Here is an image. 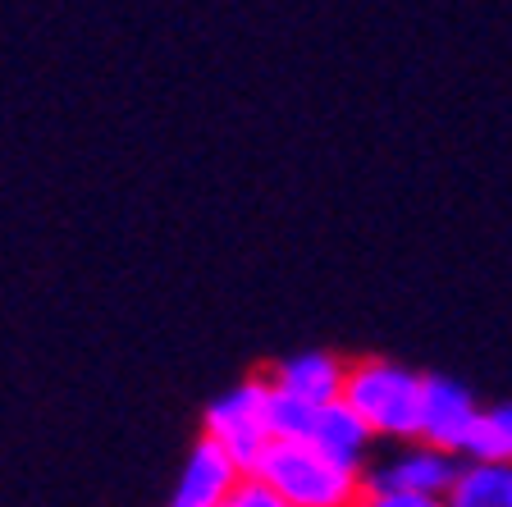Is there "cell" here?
Wrapping results in <instances>:
<instances>
[{
    "instance_id": "cell-13",
    "label": "cell",
    "mask_w": 512,
    "mask_h": 507,
    "mask_svg": "<svg viewBox=\"0 0 512 507\" xmlns=\"http://www.w3.org/2000/svg\"><path fill=\"white\" fill-rule=\"evenodd\" d=\"M494 416V425H499V434H503V453L512 457V407H499V412H490Z\"/></svg>"
},
{
    "instance_id": "cell-12",
    "label": "cell",
    "mask_w": 512,
    "mask_h": 507,
    "mask_svg": "<svg viewBox=\"0 0 512 507\" xmlns=\"http://www.w3.org/2000/svg\"><path fill=\"white\" fill-rule=\"evenodd\" d=\"M366 503H375V507H435V498L416 494V489H375V494H366Z\"/></svg>"
},
{
    "instance_id": "cell-8",
    "label": "cell",
    "mask_w": 512,
    "mask_h": 507,
    "mask_svg": "<svg viewBox=\"0 0 512 507\" xmlns=\"http://www.w3.org/2000/svg\"><path fill=\"white\" fill-rule=\"evenodd\" d=\"M448 503L458 507H512V457H471L458 471Z\"/></svg>"
},
{
    "instance_id": "cell-7",
    "label": "cell",
    "mask_w": 512,
    "mask_h": 507,
    "mask_svg": "<svg viewBox=\"0 0 512 507\" xmlns=\"http://www.w3.org/2000/svg\"><path fill=\"white\" fill-rule=\"evenodd\" d=\"M375 434V425L366 421L357 407H352L348 398H334L320 407L316 416V430H311V444H320L330 457H339V462H352L357 466V457H362L366 439Z\"/></svg>"
},
{
    "instance_id": "cell-2",
    "label": "cell",
    "mask_w": 512,
    "mask_h": 507,
    "mask_svg": "<svg viewBox=\"0 0 512 507\" xmlns=\"http://www.w3.org/2000/svg\"><path fill=\"white\" fill-rule=\"evenodd\" d=\"M343 398L375 425V434H421V398L426 380H416L398 366H362L343 384Z\"/></svg>"
},
{
    "instance_id": "cell-11",
    "label": "cell",
    "mask_w": 512,
    "mask_h": 507,
    "mask_svg": "<svg viewBox=\"0 0 512 507\" xmlns=\"http://www.w3.org/2000/svg\"><path fill=\"white\" fill-rule=\"evenodd\" d=\"M229 503H234V507H288V498L279 494V489L270 485L266 476H256V471H247V480H238V485H234Z\"/></svg>"
},
{
    "instance_id": "cell-10",
    "label": "cell",
    "mask_w": 512,
    "mask_h": 507,
    "mask_svg": "<svg viewBox=\"0 0 512 507\" xmlns=\"http://www.w3.org/2000/svg\"><path fill=\"white\" fill-rule=\"evenodd\" d=\"M320 407H325V402H311V398H302V393L279 384V389H270V402H266L270 434H279V439H311Z\"/></svg>"
},
{
    "instance_id": "cell-9",
    "label": "cell",
    "mask_w": 512,
    "mask_h": 507,
    "mask_svg": "<svg viewBox=\"0 0 512 507\" xmlns=\"http://www.w3.org/2000/svg\"><path fill=\"white\" fill-rule=\"evenodd\" d=\"M279 384L311 402H334V398H343V384L348 380L339 375V366L330 357H298L279 370Z\"/></svg>"
},
{
    "instance_id": "cell-5",
    "label": "cell",
    "mask_w": 512,
    "mask_h": 507,
    "mask_svg": "<svg viewBox=\"0 0 512 507\" xmlns=\"http://www.w3.org/2000/svg\"><path fill=\"white\" fill-rule=\"evenodd\" d=\"M234 485H238V462L229 457V448H224L215 434H206L202 444H197V453H192L188 471H183V485H179V494H174V503L179 507L229 503Z\"/></svg>"
},
{
    "instance_id": "cell-4",
    "label": "cell",
    "mask_w": 512,
    "mask_h": 507,
    "mask_svg": "<svg viewBox=\"0 0 512 507\" xmlns=\"http://www.w3.org/2000/svg\"><path fill=\"white\" fill-rule=\"evenodd\" d=\"M476 402L462 384L439 380L430 375L426 380V398H421V439L435 448H448V453H462L471 425H476Z\"/></svg>"
},
{
    "instance_id": "cell-6",
    "label": "cell",
    "mask_w": 512,
    "mask_h": 507,
    "mask_svg": "<svg viewBox=\"0 0 512 507\" xmlns=\"http://www.w3.org/2000/svg\"><path fill=\"white\" fill-rule=\"evenodd\" d=\"M453 480H458V466H453L448 448L430 444L426 453H407L398 466L380 471L366 494H375V489H416V494H426V498H435L439 503V498L453 494Z\"/></svg>"
},
{
    "instance_id": "cell-1",
    "label": "cell",
    "mask_w": 512,
    "mask_h": 507,
    "mask_svg": "<svg viewBox=\"0 0 512 507\" xmlns=\"http://www.w3.org/2000/svg\"><path fill=\"white\" fill-rule=\"evenodd\" d=\"M256 476H266L293 507H339L352 498L357 466L330 457L311 439H279L275 434L256 462Z\"/></svg>"
},
{
    "instance_id": "cell-3",
    "label": "cell",
    "mask_w": 512,
    "mask_h": 507,
    "mask_svg": "<svg viewBox=\"0 0 512 507\" xmlns=\"http://www.w3.org/2000/svg\"><path fill=\"white\" fill-rule=\"evenodd\" d=\"M266 402H270L266 384H243V389H234L229 398H220L211 412H206V430L229 448L238 471H256L266 444L275 439L270 421H266Z\"/></svg>"
}]
</instances>
